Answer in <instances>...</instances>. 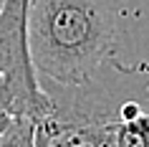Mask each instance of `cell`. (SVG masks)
Here are the masks:
<instances>
[{"mask_svg":"<svg viewBox=\"0 0 149 147\" xmlns=\"http://www.w3.org/2000/svg\"><path fill=\"white\" fill-rule=\"evenodd\" d=\"M25 38L36 74L81 84L116 51L111 0H28Z\"/></svg>","mask_w":149,"mask_h":147,"instance_id":"obj_1","label":"cell"},{"mask_svg":"<svg viewBox=\"0 0 149 147\" xmlns=\"http://www.w3.org/2000/svg\"><path fill=\"white\" fill-rule=\"evenodd\" d=\"M99 147H149V112L109 124Z\"/></svg>","mask_w":149,"mask_h":147,"instance_id":"obj_2","label":"cell"},{"mask_svg":"<svg viewBox=\"0 0 149 147\" xmlns=\"http://www.w3.org/2000/svg\"><path fill=\"white\" fill-rule=\"evenodd\" d=\"M0 147H33V119L18 117L5 134H0Z\"/></svg>","mask_w":149,"mask_h":147,"instance_id":"obj_3","label":"cell"},{"mask_svg":"<svg viewBox=\"0 0 149 147\" xmlns=\"http://www.w3.org/2000/svg\"><path fill=\"white\" fill-rule=\"evenodd\" d=\"M18 117L20 114H18V109H15V99H13L5 79H0V134H5Z\"/></svg>","mask_w":149,"mask_h":147,"instance_id":"obj_4","label":"cell"},{"mask_svg":"<svg viewBox=\"0 0 149 147\" xmlns=\"http://www.w3.org/2000/svg\"><path fill=\"white\" fill-rule=\"evenodd\" d=\"M0 5H3V0H0Z\"/></svg>","mask_w":149,"mask_h":147,"instance_id":"obj_5","label":"cell"}]
</instances>
